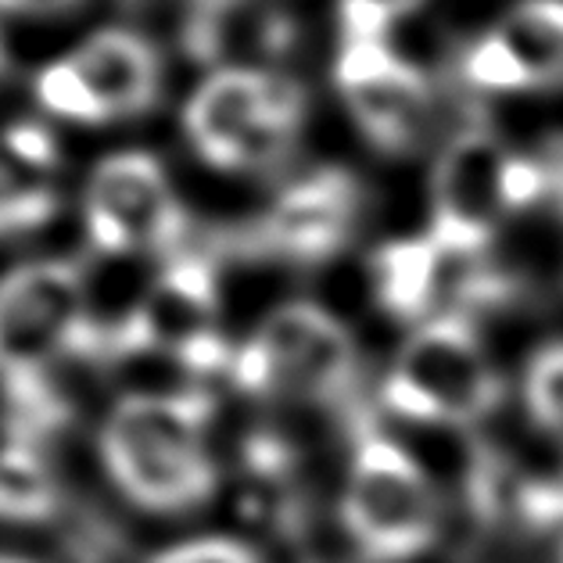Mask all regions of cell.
I'll return each instance as SVG.
<instances>
[{
	"instance_id": "1",
	"label": "cell",
	"mask_w": 563,
	"mask_h": 563,
	"mask_svg": "<svg viewBox=\"0 0 563 563\" xmlns=\"http://www.w3.org/2000/svg\"><path fill=\"white\" fill-rule=\"evenodd\" d=\"M212 398L205 391L122 395L101 423V463L144 514H190L216 496L219 471L205 442Z\"/></svg>"
},
{
	"instance_id": "2",
	"label": "cell",
	"mask_w": 563,
	"mask_h": 563,
	"mask_svg": "<svg viewBox=\"0 0 563 563\" xmlns=\"http://www.w3.org/2000/svg\"><path fill=\"white\" fill-rule=\"evenodd\" d=\"M306 101L291 79L263 68H219L190 93L184 133L223 173H269L295 155Z\"/></svg>"
},
{
	"instance_id": "3",
	"label": "cell",
	"mask_w": 563,
	"mask_h": 563,
	"mask_svg": "<svg viewBox=\"0 0 563 563\" xmlns=\"http://www.w3.org/2000/svg\"><path fill=\"white\" fill-rule=\"evenodd\" d=\"M499 398L503 380L463 316H438L423 323L384 380V402L391 413L420 423L466 428L485 420Z\"/></svg>"
},
{
	"instance_id": "4",
	"label": "cell",
	"mask_w": 563,
	"mask_h": 563,
	"mask_svg": "<svg viewBox=\"0 0 563 563\" xmlns=\"http://www.w3.org/2000/svg\"><path fill=\"white\" fill-rule=\"evenodd\" d=\"M341 525L369 563H406L438 539V496L423 466L380 434L355 449Z\"/></svg>"
},
{
	"instance_id": "5",
	"label": "cell",
	"mask_w": 563,
	"mask_h": 563,
	"mask_svg": "<svg viewBox=\"0 0 563 563\" xmlns=\"http://www.w3.org/2000/svg\"><path fill=\"white\" fill-rule=\"evenodd\" d=\"M233 384L252 395H298L338 402L355 384V341L349 327L309 301H291L233 352Z\"/></svg>"
},
{
	"instance_id": "6",
	"label": "cell",
	"mask_w": 563,
	"mask_h": 563,
	"mask_svg": "<svg viewBox=\"0 0 563 563\" xmlns=\"http://www.w3.org/2000/svg\"><path fill=\"white\" fill-rule=\"evenodd\" d=\"M84 227L101 255L173 252L187 233V212L155 155L119 151L90 169Z\"/></svg>"
},
{
	"instance_id": "7",
	"label": "cell",
	"mask_w": 563,
	"mask_h": 563,
	"mask_svg": "<svg viewBox=\"0 0 563 563\" xmlns=\"http://www.w3.org/2000/svg\"><path fill=\"white\" fill-rule=\"evenodd\" d=\"M93 316L84 269L73 263H30L0 277V374L47 369L79 355Z\"/></svg>"
},
{
	"instance_id": "8",
	"label": "cell",
	"mask_w": 563,
	"mask_h": 563,
	"mask_svg": "<svg viewBox=\"0 0 563 563\" xmlns=\"http://www.w3.org/2000/svg\"><path fill=\"white\" fill-rule=\"evenodd\" d=\"M334 79L374 147L406 151L417 144L431 104L428 79L420 76V68L398 58L384 40H345Z\"/></svg>"
},
{
	"instance_id": "9",
	"label": "cell",
	"mask_w": 563,
	"mask_h": 563,
	"mask_svg": "<svg viewBox=\"0 0 563 563\" xmlns=\"http://www.w3.org/2000/svg\"><path fill=\"white\" fill-rule=\"evenodd\" d=\"M506 151L488 133L456 136L434 169L431 233L442 255H477L492 241L496 216L503 212V166Z\"/></svg>"
},
{
	"instance_id": "10",
	"label": "cell",
	"mask_w": 563,
	"mask_h": 563,
	"mask_svg": "<svg viewBox=\"0 0 563 563\" xmlns=\"http://www.w3.org/2000/svg\"><path fill=\"white\" fill-rule=\"evenodd\" d=\"M360 212V187L345 169H316L284 190L263 219V244L295 263H323L345 249Z\"/></svg>"
},
{
	"instance_id": "11",
	"label": "cell",
	"mask_w": 563,
	"mask_h": 563,
	"mask_svg": "<svg viewBox=\"0 0 563 563\" xmlns=\"http://www.w3.org/2000/svg\"><path fill=\"white\" fill-rule=\"evenodd\" d=\"M65 58L84 84L93 126L144 115L162 93L158 51L151 47V40L122 30V25H108V30L87 36Z\"/></svg>"
},
{
	"instance_id": "12",
	"label": "cell",
	"mask_w": 563,
	"mask_h": 563,
	"mask_svg": "<svg viewBox=\"0 0 563 563\" xmlns=\"http://www.w3.org/2000/svg\"><path fill=\"white\" fill-rule=\"evenodd\" d=\"M442 252L431 238L413 241H391L369 258V277H374V295L380 309L395 320H420L428 312L434 287H438V266Z\"/></svg>"
},
{
	"instance_id": "13",
	"label": "cell",
	"mask_w": 563,
	"mask_h": 563,
	"mask_svg": "<svg viewBox=\"0 0 563 563\" xmlns=\"http://www.w3.org/2000/svg\"><path fill=\"white\" fill-rule=\"evenodd\" d=\"M62 510V485L44 449L30 442L0 445V520L47 525Z\"/></svg>"
},
{
	"instance_id": "14",
	"label": "cell",
	"mask_w": 563,
	"mask_h": 563,
	"mask_svg": "<svg viewBox=\"0 0 563 563\" xmlns=\"http://www.w3.org/2000/svg\"><path fill=\"white\" fill-rule=\"evenodd\" d=\"M528 76V87H563V0H525L496 30Z\"/></svg>"
},
{
	"instance_id": "15",
	"label": "cell",
	"mask_w": 563,
	"mask_h": 563,
	"mask_svg": "<svg viewBox=\"0 0 563 563\" xmlns=\"http://www.w3.org/2000/svg\"><path fill=\"white\" fill-rule=\"evenodd\" d=\"M463 76L471 79L481 90H496V93H514V90H531L528 76L520 62L514 58V51L506 47V40L492 30L488 36H481L477 44L466 51L463 58Z\"/></svg>"
},
{
	"instance_id": "16",
	"label": "cell",
	"mask_w": 563,
	"mask_h": 563,
	"mask_svg": "<svg viewBox=\"0 0 563 563\" xmlns=\"http://www.w3.org/2000/svg\"><path fill=\"white\" fill-rule=\"evenodd\" d=\"M528 409L545 431L563 434V345H549L528 366Z\"/></svg>"
},
{
	"instance_id": "17",
	"label": "cell",
	"mask_w": 563,
	"mask_h": 563,
	"mask_svg": "<svg viewBox=\"0 0 563 563\" xmlns=\"http://www.w3.org/2000/svg\"><path fill=\"white\" fill-rule=\"evenodd\" d=\"M58 209V198L47 187L36 184H15L11 176L0 169V238L11 233H30L44 227Z\"/></svg>"
},
{
	"instance_id": "18",
	"label": "cell",
	"mask_w": 563,
	"mask_h": 563,
	"mask_svg": "<svg viewBox=\"0 0 563 563\" xmlns=\"http://www.w3.org/2000/svg\"><path fill=\"white\" fill-rule=\"evenodd\" d=\"M423 0H341V30L345 40H384V30L417 11Z\"/></svg>"
},
{
	"instance_id": "19",
	"label": "cell",
	"mask_w": 563,
	"mask_h": 563,
	"mask_svg": "<svg viewBox=\"0 0 563 563\" xmlns=\"http://www.w3.org/2000/svg\"><path fill=\"white\" fill-rule=\"evenodd\" d=\"M147 563H263V556L241 539L201 534V539H187V542L162 549V553L151 556Z\"/></svg>"
},
{
	"instance_id": "20",
	"label": "cell",
	"mask_w": 563,
	"mask_h": 563,
	"mask_svg": "<svg viewBox=\"0 0 563 563\" xmlns=\"http://www.w3.org/2000/svg\"><path fill=\"white\" fill-rule=\"evenodd\" d=\"M549 190V169L525 155H506L503 166V209H528Z\"/></svg>"
},
{
	"instance_id": "21",
	"label": "cell",
	"mask_w": 563,
	"mask_h": 563,
	"mask_svg": "<svg viewBox=\"0 0 563 563\" xmlns=\"http://www.w3.org/2000/svg\"><path fill=\"white\" fill-rule=\"evenodd\" d=\"M8 147L36 169H44L54 162V141L47 136V130L36 126V122H19V126L8 133Z\"/></svg>"
},
{
	"instance_id": "22",
	"label": "cell",
	"mask_w": 563,
	"mask_h": 563,
	"mask_svg": "<svg viewBox=\"0 0 563 563\" xmlns=\"http://www.w3.org/2000/svg\"><path fill=\"white\" fill-rule=\"evenodd\" d=\"M76 4L79 0H0V11H8V15H58V11Z\"/></svg>"
},
{
	"instance_id": "23",
	"label": "cell",
	"mask_w": 563,
	"mask_h": 563,
	"mask_svg": "<svg viewBox=\"0 0 563 563\" xmlns=\"http://www.w3.org/2000/svg\"><path fill=\"white\" fill-rule=\"evenodd\" d=\"M0 563H36V560L22 556V553H4V549H0Z\"/></svg>"
},
{
	"instance_id": "24",
	"label": "cell",
	"mask_w": 563,
	"mask_h": 563,
	"mask_svg": "<svg viewBox=\"0 0 563 563\" xmlns=\"http://www.w3.org/2000/svg\"><path fill=\"white\" fill-rule=\"evenodd\" d=\"M4 65H8V54H4V40H0V76H4Z\"/></svg>"
},
{
	"instance_id": "25",
	"label": "cell",
	"mask_w": 563,
	"mask_h": 563,
	"mask_svg": "<svg viewBox=\"0 0 563 563\" xmlns=\"http://www.w3.org/2000/svg\"><path fill=\"white\" fill-rule=\"evenodd\" d=\"M205 4H230V0H205Z\"/></svg>"
},
{
	"instance_id": "26",
	"label": "cell",
	"mask_w": 563,
	"mask_h": 563,
	"mask_svg": "<svg viewBox=\"0 0 563 563\" xmlns=\"http://www.w3.org/2000/svg\"><path fill=\"white\" fill-rule=\"evenodd\" d=\"M560 563H563V553H560Z\"/></svg>"
}]
</instances>
